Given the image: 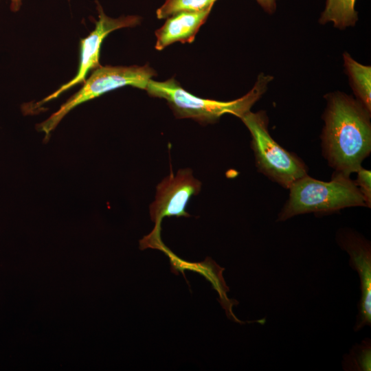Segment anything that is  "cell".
<instances>
[{
    "label": "cell",
    "instance_id": "1",
    "mask_svg": "<svg viewBox=\"0 0 371 371\" xmlns=\"http://www.w3.org/2000/svg\"><path fill=\"white\" fill-rule=\"evenodd\" d=\"M325 98L322 153L335 172L350 176L362 167L371 152L370 112L359 100L341 92Z\"/></svg>",
    "mask_w": 371,
    "mask_h": 371
},
{
    "label": "cell",
    "instance_id": "2",
    "mask_svg": "<svg viewBox=\"0 0 371 371\" xmlns=\"http://www.w3.org/2000/svg\"><path fill=\"white\" fill-rule=\"evenodd\" d=\"M271 76L260 74L254 87L244 96L228 102L201 98L183 89L174 78L164 82L150 80L146 87L152 97L164 99L177 118H190L200 124H212L229 113L240 118L267 90Z\"/></svg>",
    "mask_w": 371,
    "mask_h": 371
},
{
    "label": "cell",
    "instance_id": "3",
    "mask_svg": "<svg viewBox=\"0 0 371 371\" xmlns=\"http://www.w3.org/2000/svg\"><path fill=\"white\" fill-rule=\"evenodd\" d=\"M289 189V198L278 216L279 222L300 214H326L346 207H367L355 181L340 173L335 172L330 181L317 180L307 175Z\"/></svg>",
    "mask_w": 371,
    "mask_h": 371
},
{
    "label": "cell",
    "instance_id": "4",
    "mask_svg": "<svg viewBox=\"0 0 371 371\" xmlns=\"http://www.w3.org/2000/svg\"><path fill=\"white\" fill-rule=\"evenodd\" d=\"M240 120L251 136V148L259 172L285 188L307 175V167L295 154L279 145L268 131V117L264 111L244 114Z\"/></svg>",
    "mask_w": 371,
    "mask_h": 371
},
{
    "label": "cell",
    "instance_id": "5",
    "mask_svg": "<svg viewBox=\"0 0 371 371\" xmlns=\"http://www.w3.org/2000/svg\"><path fill=\"white\" fill-rule=\"evenodd\" d=\"M155 76V71L148 65L128 67L100 65L93 69L81 89L63 104L57 111L41 123L38 129L44 133L45 139H47L62 119L78 105L124 86L145 90L148 81Z\"/></svg>",
    "mask_w": 371,
    "mask_h": 371
},
{
    "label": "cell",
    "instance_id": "6",
    "mask_svg": "<svg viewBox=\"0 0 371 371\" xmlns=\"http://www.w3.org/2000/svg\"><path fill=\"white\" fill-rule=\"evenodd\" d=\"M98 20L94 30L80 41L79 65L76 75L68 82L63 85L52 94L36 103L33 109L58 98L60 94L86 80L88 73L99 67L100 52L105 37L111 32L127 27H134L141 22V17L135 15L122 16L113 19L105 14L101 5L98 3Z\"/></svg>",
    "mask_w": 371,
    "mask_h": 371
},
{
    "label": "cell",
    "instance_id": "7",
    "mask_svg": "<svg viewBox=\"0 0 371 371\" xmlns=\"http://www.w3.org/2000/svg\"><path fill=\"white\" fill-rule=\"evenodd\" d=\"M339 247L349 256V265L360 280L361 297L354 331L371 326V245L370 242L351 229H339L336 235Z\"/></svg>",
    "mask_w": 371,
    "mask_h": 371
},
{
    "label": "cell",
    "instance_id": "8",
    "mask_svg": "<svg viewBox=\"0 0 371 371\" xmlns=\"http://www.w3.org/2000/svg\"><path fill=\"white\" fill-rule=\"evenodd\" d=\"M201 189V182L192 175L189 168L180 169L176 174L170 173L157 186L154 201L150 205L151 220L159 227L166 216H186L187 204L192 196Z\"/></svg>",
    "mask_w": 371,
    "mask_h": 371
},
{
    "label": "cell",
    "instance_id": "9",
    "mask_svg": "<svg viewBox=\"0 0 371 371\" xmlns=\"http://www.w3.org/2000/svg\"><path fill=\"white\" fill-rule=\"evenodd\" d=\"M211 10L212 8L199 12H181L168 17L164 24L155 32L156 49L162 50L176 42H193Z\"/></svg>",
    "mask_w": 371,
    "mask_h": 371
},
{
    "label": "cell",
    "instance_id": "10",
    "mask_svg": "<svg viewBox=\"0 0 371 371\" xmlns=\"http://www.w3.org/2000/svg\"><path fill=\"white\" fill-rule=\"evenodd\" d=\"M344 65L354 92L367 110L371 111V67L355 60L349 54H344Z\"/></svg>",
    "mask_w": 371,
    "mask_h": 371
},
{
    "label": "cell",
    "instance_id": "11",
    "mask_svg": "<svg viewBox=\"0 0 371 371\" xmlns=\"http://www.w3.org/2000/svg\"><path fill=\"white\" fill-rule=\"evenodd\" d=\"M355 2L356 0H326L319 22L321 24L333 22L334 26L339 29L355 25L358 20Z\"/></svg>",
    "mask_w": 371,
    "mask_h": 371
},
{
    "label": "cell",
    "instance_id": "12",
    "mask_svg": "<svg viewBox=\"0 0 371 371\" xmlns=\"http://www.w3.org/2000/svg\"><path fill=\"white\" fill-rule=\"evenodd\" d=\"M341 366L346 371H370V339L365 338L360 344L353 346L349 352L343 357Z\"/></svg>",
    "mask_w": 371,
    "mask_h": 371
},
{
    "label": "cell",
    "instance_id": "13",
    "mask_svg": "<svg viewBox=\"0 0 371 371\" xmlns=\"http://www.w3.org/2000/svg\"><path fill=\"white\" fill-rule=\"evenodd\" d=\"M217 0H166L157 10L159 19H166L181 12H199L212 8Z\"/></svg>",
    "mask_w": 371,
    "mask_h": 371
},
{
    "label": "cell",
    "instance_id": "14",
    "mask_svg": "<svg viewBox=\"0 0 371 371\" xmlns=\"http://www.w3.org/2000/svg\"><path fill=\"white\" fill-rule=\"evenodd\" d=\"M357 179L355 181L359 192L363 196L367 207H371V172L361 167L357 172Z\"/></svg>",
    "mask_w": 371,
    "mask_h": 371
},
{
    "label": "cell",
    "instance_id": "15",
    "mask_svg": "<svg viewBox=\"0 0 371 371\" xmlns=\"http://www.w3.org/2000/svg\"><path fill=\"white\" fill-rule=\"evenodd\" d=\"M258 4L269 14H272L276 9L277 0H256Z\"/></svg>",
    "mask_w": 371,
    "mask_h": 371
},
{
    "label": "cell",
    "instance_id": "16",
    "mask_svg": "<svg viewBox=\"0 0 371 371\" xmlns=\"http://www.w3.org/2000/svg\"><path fill=\"white\" fill-rule=\"evenodd\" d=\"M22 0H10V10L15 12L20 10Z\"/></svg>",
    "mask_w": 371,
    "mask_h": 371
}]
</instances>
